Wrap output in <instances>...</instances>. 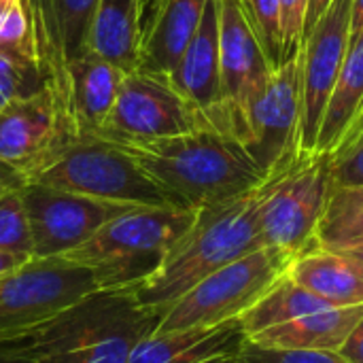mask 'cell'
<instances>
[{
    "mask_svg": "<svg viewBox=\"0 0 363 363\" xmlns=\"http://www.w3.org/2000/svg\"><path fill=\"white\" fill-rule=\"evenodd\" d=\"M302 115L304 62L302 51H298L272 70L249 113L242 145L264 172L266 181L289 172L308 157L302 151Z\"/></svg>",
    "mask_w": 363,
    "mask_h": 363,
    "instance_id": "obj_8",
    "label": "cell"
},
{
    "mask_svg": "<svg viewBox=\"0 0 363 363\" xmlns=\"http://www.w3.org/2000/svg\"><path fill=\"white\" fill-rule=\"evenodd\" d=\"M94 291L98 287L85 266L62 257H32L0 277V340L34 332Z\"/></svg>",
    "mask_w": 363,
    "mask_h": 363,
    "instance_id": "obj_9",
    "label": "cell"
},
{
    "mask_svg": "<svg viewBox=\"0 0 363 363\" xmlns=\"http://www.w3.org/2000/svg\"><path fill=\"white\" fill-rule=\"evenodd\" d=\"M332 0H308V15H306V26H304V36L306 32H311V28L319 21V17L325 13V9L330 6ZM304 40V38H302Z\"/></svg>",
    "mask_w": 363,
    "mask_h": 363,
    "instance_id": "obj_36",
    "label": "cell"
},
{
    "mask_svg": "<svg viewBox=\"0 0 363 363\" xmlns=\"http://www.w3.org/2000/svg\"><path fill=\"white\" fill-rule=\"evenodd\" d=\"M196 213L179 206H134L62 259L85 266L100 291L136 289L162 268Z\"/></svg>",
    "mask_w": 363,
    "mask_h": 363,
    "instance_id": "obj_4",
    "label": "cell"
},
{
    "mask_svg": "<svg viewBox=\"0 0 363 363\" xmlns=\"http://www.w3.org/2000/svg\"><path fill=\"white\" fill-rule=\"evenodd\" d=\"M308 15V0H279L281 40H283V64L294 57L304 38V26Z\"/></svg>",
    "mask_w": 363,
    "mask_h": 363,
    "instance_id": "obj_31",
    "label": "cell"
},
{
    "mask_svg": "<svg viewBox=\"0 0 363 363\" xmlns=\"http://www.w3.org/2000/svg\"><path fill=\"white\" fill-rule=\"evenodd\" d=\"M262 189L234 200L198 208L196 221L172 247L162 268L134 289L136 300L164 315L181 296L228 264L262 249L259 200Z\"/></svg>",
    "mask_w": 363,
    "mask_h": 363,
    "instance_id": "obj_2",
    "label": "cell"
},
{
    "mask_svg": "<svg viewBox=\"0 0 363 363\" xmlns=\"http://www.w3.org/2000/svg\"><path fill=\"white\" fill-rule=\"evenodd\" d=\"M21 196L30 223L32 257L36 259H55L72 253L104 223L134 208L30 181L21 187Z\"/></svg>",
    "mask_w": 363,
    "mask_h": 363,
    "instance_id": "obj_11",
    "label": "cell"
},
{
    "mask_svg": "<svg viewBox=\"0 0 363 363\" xmlns=\"http://www.w3.org/2000/svg\"><path fill=\"white\" fill-rule=\"evenodd\" d=\"M247 340L240 319L215 328L153 332L136 345L128 363H204L238 357Z\"/></svg>",
    "mask_w": 363,
    "mask_h": 363,
    "instance_id": "obj_19",
    "label": "cell"
},
{
    "mask_svg": "<svg viewBox=\"0 0 363 363\" xmlns=\"http://www.w3.org/2000/svg\"><path fill=\"white\" fill-rule=\"evenodd\" d=\"M36 330L11 340H0V363H40L36 357Z\"/></svg>",
    "mask_w": 363,
    "mask_h": 363,
    "instance_id": "obj_32",
    "label": "cell"
},
{
    "mask_svg": "<svg viewBox=\"0 0 363 363\" xmlns=\"http://www.w3.org/2000/svg\"><path fill=\"white\" fill-rule=\"evenodd\" d=\"M66 143L57 104L47 87L0 111V162L28 172Z\"/></svg>",
    "mask_w": 363,
    "mask_h": 363,
    "instance_id": "obj_16",
    "label": "cell"
},
{
    "mask_svg": "<svg viewBox=\"0 0 363 363\" xmlns=\"http://www.w3.org/2000/svg\"><path fill=\"white\" fill-rule=\"evenodd\" d=\"M363 108V32L351 36L347 57L330 94L315 155H330L347 136Z\"/></svg>",
    "mask_w": 363,
    "mask_h": 363,
    "instance_id": "obj_23",
    "label": "cell"
},
{
    "mask_svg": "<svg viewBox=\"0 0 363 363\" xmlns=\"http://www.w3.org/2000/svg\"><path fill=\"white\" fill-rule=\"evenodd\" d=\"M28 183V177L21 168L0 162V194L11 191V189H19Z\"/></svg>",
    "mask_w": 363,
    "mask_h": 363,
    "instance_id": "obj_34",
    "label": "cell"
},
{
    "mask_svg": "<svg viewBox=\"0 0 363 363\" xmlns=\"http://www.w3.org/2000/svg\"><path fill=\"white\" fill-rule=\"evenodd\" d=\"M168 79L191 106L202 130L228 134L221 106L219 0L206 2L202 21Z\"/></svg>",
    "mask_w": 363,
    "mask_h": 363,
    "instance_id": "obj_15",
    "label": "cell"
},
{
    "mask_svg": "<svg viewBox=\"0 0 363 363\" xmlns=\"http://www.w3.org/2000/svg\"><path fill=\"white\" fill-rule=\"evenodd\" d=\"M362 306L323 308L304 315L285 325L266 330L249 340L270 349H313V351H340L355 325L362 321Z\"/></svg>",
    "mask_w": 363,
    "mask_h": 363,
    "instance_id": "obj_22",
    "label": "cell"
},
{
    "mask_svg": "<svg viewBox=\"0 0 363 363\" xmlns=\"http://www.w3.org/2000/svg\"><path fill=\"white\" fill-rule=\"evenodd\" d=\"M330 191V155H308L289 172L266 181L259 200L262 245L291 259L317 247V225Z\"/></svg>",
    "mask_w": 363,
    "mask_h": 363,
    "instance_id": "obj_7",
    "label": "cell"
},
{
    "mask_svg": "<svg viewBox=\"0 0 363 363\" xmlns=\"http://www.w3.org/2000/svg\"><path fill=\"white\" fill-rule=\"evenodd\" d=\"M45 87L34 47H0V111Z\"/></svg>",
    "mask_w": 363,
    "mask_h": 363,
    "instance_id": "obj_26",
    "label": "cell"
},
{
    "mask_svg": "<svg viewBox=\"0 0 363 363\" xmlns=\"http://www.w3.org/2000/svg\"><path fill=\"white\" fill-rule=\"evenodd\" d=\"M0 251L32 257V236L21 187L0 194Z\"/></svg>",
    "mask_w": 363,
    "mask_h": 363,
    "instance_id": "obj_27",
    "label": "cell"
},
{
    "mask_svg": "<svg viewBox=\"0 0 363 363\" xmlns=\"http://www.w3.org/2000/svg\"><path fill=\"white\" fill-rule=\"evenodd\" d=\"M202 130L196 113L166 74L134 70L123 77L115 106L98 136L119 145Z\"/></svg>",
    "mask_w": 363,
    "mask_h": 363,
    "instance_id": "obj_10",
    "label": "cell"
},
{
    "mask_svg": "<svg viewBox=\"0 0 363 363\" xmlns=\"http://www.w3.org/2000/svg\"><path fill=\"white\" fill-rule=\"evenodd\" d=\"M245 17L249 19L255 36L259 38L272 66L283 64V40H281V19L279 0H238Z\"/></svg>",
    "mask_w": 363,
    "mask_h": 363,
    "instance_id": "obj_29",
    "label": "cell"
},
{
    "mask_svg": "<svg viewBox=\"0 0 363 363\" xmlns=\"http://www.w3.org/2000/svg\"><path fill=\"white\" fill-rule=\"evenodd\" d=\"M291 257L262 247L213 272L162 315L155 332L215 328L240 319L291 266Z\"/></svg>",
    "mask_w": 363,
    "mask_h": 363,
    "instance_id": "obj_6",
    "label": "cell"
},
{
    "mask_svg": "<svg viewBox=\"0 0 363 363\" xmlns=\"http://www.w3.org/2000/svg\"><path fill=\"white\" fill-rule=\"evenodd\" d=\"M21 2H23V0H0V32H2L4 23L9 21L11 13H13Z\"/></svg>",
    "mask_w": 363,
    "mask_h": 363,
    "instance_id": "obj_38",
    "label": "cell"
},
{
    "mask_svg": "<svg viewBox=\"0 0 363 363\" xmlns=\"http://www.w3.org/2000/svg\"><path fill=\"white\" fill-rule=\"evenodd\" d=\"M204 363H240V362H238V357H221V359H211V362H204Z\"/></svg>",
    "mask_w": 363,
    "mask_h": 363,
    "instance_id": "obj_39",
    "label": "cell"
},
{
    "mask_svg": "<svg viewBox=\"0 0 363 363\" xmlns=\"http://www.w3.org/2000/svg\"><path fill=\"white\" fill-rule=\"evenodd\" d=\"M143 0H98L87 53H94L119 70L134 72L140 57L143 40Z\"/></svg>",
    "mask_w": 363,
    "mask_h": 363,
    "instance_id": "obj_21",
    "label": "cell"
},
{
    "mask_svg": "<svg viewBox=\"0 0 363 363\" xmlns=\"http://www.w3.org/2000/svg\"><path fill=\"white\" fill-rule=\"evenodd\" d=\"M330 179L332 187L363 183V108L347 136L330 153Z\"/></svg>",
    "mask_w": 363,
    "mask_h": 363,
    "instance_id": "obj_28",
    "label": "cell"
},
{
    "mask_svg": "<svg viewBox=\"0 0 363 363\" xmlns=\"http://www.w3.org/2000/svg\"><path fill=\"white\" fill-rule=\"evenodd\" d=\"M181 208L234 200L266 183L245 145L215 130L123 145Z\"/></svg>",
    "mask_w": 363,
    "mask_h": 363,
    "instance_id": "obj_1",
    "label": "cell"
},
{
    "mask_svg": "<svg viewBox=\"0 0 363 363\" xmlns=\"http://www.w3.org/2000/svg\"><path fill=\"white\" fill-rule=\"evenodd\" d=\"M219 68L225 130L242 143L249 113L264 91L274 66L238 0H219Z\"/></svg>",
    "mask_w": 363,
    "mask_h": 363,
    "instance_id": "obj_12",
    "label": "cell"
},
{
    "mask_svg": "<svg viewBox=\"0 0 363 363\" xmlns=\"http://www.w3.org/2000/svg\"><path fill=\"white\" fill-rule=\"evenodd\" d=\"M32 257L26 255H17V253H9V251H0V277L15 272L17 268H21L26 262H30Z\"/></svg>",
    "mask_w": 363,
    "mask_h": 363,
    "instance_id": "obj_35",
    "label": "cell"
},
{
    "mask_svg": "<svg viewBox=\"0 0 363 363\" xmlns=\"http://www.w3.org/2000/svg\"><path fill=\"white\" fill-rule=\"evenodd\" d=\"M162 313L145 308L134 289L94 291L36 330L40 363H128Z\"/></svg>",
    "mask_w": 363,
    "mask_h": 363,
    "instance_id": "obj_3",
    "label": "cell"
},
{
    "mask_svg": "<svg viewBox=\"0 0 363 363\" xmlns=\"http://www.w3.org/2000/svg\"><path fill=\"white\" fill-rule=\"evenodd\" d=\"M338 353L349 363H363V317Z\"/></svg>",
    "mask_w": 363,
    "mask_h": 363,
    "instance_id": "obj_33",
    "label": "cell"
},
{
    "mask_svg": "<svg viewBox=\"0 0 363 363\" xmlns=\"http://www.w3.org/2000/svg\"><path fill=\"white\" fill-rule=\"evenodd\" d=\"M123 77V70L94 53H83L68 64L66 125L70 140L100 134L115 106Z\"/></svg>",
    "mask_w": 363,
    "mask_h": 363,
    "instance_id": "obj_18",
    "label": "cell"
},
{
    "mask_svg": "<svg viewBox=\"0 0 363 363\" xmlns=\"http://www.w3.org/2000/svg\"><path fill=\"white\" fill-rule=\"evenodd\" d=\"M317 247L330 251H355L363 247V183L332 187L321 221Z\"/></svg>",
    "mask_w": 363,
    "mask_h": 363,
    "instance_id": "obj_25",
    "label": "cell"
},
{
    "mask_svg": "<svg viewBox=\"0 0 363 363\" xmlns=\"http://www.w3.org/2000/svg\"><path fill=\"white\" fill-rule=\"evenodd\" d=\"M96 6L98 0H30L26 4L45 87L57 104L66 143L70 140L66 125L68 64L87 53V36Z\"/></svg>",
    "mask_w": 363,
    "mask_h": 363,
    "instance_id": "obj_13",
    "label": "cell"
},
{
    "mask_svg": "<svg viewBox=\"0 0 363 363\" xmlns=\"http://www.w3.org/2000/svg\"><path fill=\"white\" fill-rule=\"evenodd\" d=\"M28 2H30V0H23V4H28Z\"/></svg>",
    "mask_w": 363,
    "mask_h": 363,
    "instance_id": "obj_41",
    "label": "cell"
},
{
    "mask_svg": "<svg viewBox=\"0 0 363 363\" xmlns=\"http://www.w3.org/2000/svg\"><path fill=\"white\" fill-rule=\"evenodd\" d=\"M287 274L334 308L363 304V264L351 253L313 247L291 262Z\"/></svg>",
    "mask_w": 363,
    "mask_h": 363,
    "instance_id": "obj_20",
    "label": "cell"
},
{
    "mask_svg": "<svg viewBox=\"0 0 363 363\" xmlns=\"http://www.w3.org/2000/svg\"><path fill=\"white\" fill-rule=\"evenodd\" d=\"M345 253H351V255H353V257H355L359 264H363V247L362 249H355V251H345Z\"/></svg>",
    "mask_w": 363,
    "mask_h": 363,
    "instance_id": "obj_40",
    "label": "cell"
},
{
    "mask_svg": "<svg viewBox=\"0 0 363 363\" xmlns=\"http://www.w3.org/2000/svg\"><path fill=\"white\" fill-rule=\"evenodd\" d=\"M240 363H349L338 351H313V349H270L251 340L238 353Z\"/></svg>",
    "mask_w": 363,
    "mask_h": 363,
    "instance_id": "obj_30",
    "label": "cell"
},
{
    "mask_svg": "<svg viewBox=\"0 0 363 363\" xmlns=\"http://www.w3.org/2000/svg\"><path fill=\"white\" fill-rule=\"evenodd\" d=\"M28 181L115 204L179 206L123 145L102 136L55 147L28 172Z\"/></svg>",
    "mask_w": 363,
    "mask_h": 363,
    "instance_id": "obj_5",
    "label": "cell"
},
{
    "mask_svg": "<svg viewBox=\"0 0 363 363\" xmlns=\"http://www.w3.org/2000/svg\"><path fill=\"white\" fill-rule=\"evenodd\" d=\"M323 308H334V306H330L325 300L302 287L296 279H291L285 272L245 315H240V325L245 334L251 338L255 334L285 325L289 321H296L304 315Z\"/></svg>",
    "mask_w": 363,
    "mask_h": 363,
    "instance_id": "obj_24",
    "label": "cell"
},
{
    "mask_svg": "<svg viewBox=\"0 0 363 363\" xmlns=\"http://www.w3.org/2000/svg\"><path fill=\"white\" fill-rule=\"evenodd\" d=\"M363 32V0H353L351 11V36Z\"/></svg>",
    "mask_w": 363,
    "mask_h": 363,
    "instance_id": "obj_37",
    "label": "cell"
},
{
    "mask_svg": "<svg viewBox=\"0 0 363 363\" xmlns=\"http://www.w3.org/2000/svg\"><path fill=\"white\" fill-rule=\"evenodd\" d=\"M353 0H332L319 21L302 40L304 62V115H302V151L315 155L323 113L347 57L351 43Z\"/></svg>",
    "mask_w": 363,
    "mask_h": 363,
    "instance_id": "obj_14",
    "label": "cell"
},
{
    "mask_svg": "<svg viewBox=\"0 0 363 363\" xmlns=\"http://www.w3.org/2000/svg\"><path fill=\"white\" fill-rule=\"evenodd\" d=\"M208 0H143L138 68L170 74L196 34Z\"/></svg>",
    "mask_w": 363,
    "mask_h": 363,
    "instance_id": "obj_17",
    "label": "cell"
}]
</instances>
